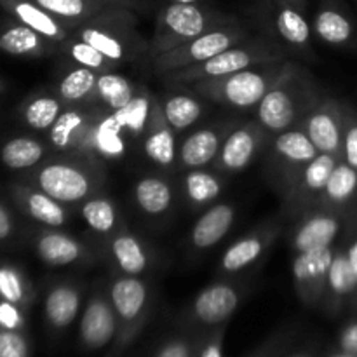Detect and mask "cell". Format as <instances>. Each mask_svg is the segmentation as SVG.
Masks as SVG:
<instances>
[{"label": "cell", "instance_id": "obj_46", "mask_svg": "<svg viewBox=\"0 0 357 357\" xmlns=\"http://www.w3.org/2000/svg\"><path fill=\"white\" fill-rule=\"evenodd\" d=\"M0 357H28V345L16 331L6 330L0 333Z\"/></svg>", "mask_w": 357, "mask_h": 357}, {"label": "cell", "instance_id": "obj_8", "mask_svg": "<svg viewBox=\"0 0 357 357\" xmlns=\"http://www.w3.org/2000/svg\"><path fill=\"white\" fill-rule=\"evenodd\" d=\"M317 153L319 150L300 128L286 129L272 136L267 146L265 176L279 197H286L300 173L316 159Z\"/></svg>", "mask_w": 357, "mask_h": 357}, {"label": "cell", "instance_id": "obj_45", "mask_svg": "<svg viewBox=\"0 0 357 357\" xmlns=\"http://www.w3.org/2000/svg\"><path fill=\"white\" fill-rule=\"evenodd\" d=\"M223 331L225 324L202 331L197 357H223Z\"/></svg>", "mask_w": 357, "mask_h": 357}, {"label": "cell", "instance_id": "obj_23", "mask_svg": "<svg viewBox=\"0 0 357 357\" xmlns=\"http://www.w3.org/2000/svg\"><path fill=\"white\" fill-rule=\"evenodd\" d=\"M357 293V278L354 265H352L351 253L345 239L337 243L333 261H331L330 274H328L326 291L321 307L326 310L330 316H337L345 307L354 302Z\"/></svg>", "mask_w": 357, "mask_h": 357}, {"label": "cell", "instance_id": "obj_19", "mask_svg": "<svg viewBox=\"0 0 357 357\" xmlns=\"http://www.w3.org/2000/svg\"><path fill=\"white\" fill-rule=\"evenodd\" d=\"M176 135L178 132L171 128L164 115L159 98L150 96L145 124H143V152L146 159L164 171L176 167Z\"/></svg>", "mask_w": 357, "mask_h": 357}, {"label": "cell", "instance_id": "obj_1", "mask_svg": "<svg viewBox=\"0 0 357 357\" xmlns=\"http://www.w3.org/2000/svg\"><path fill=\"white\" fill-rule=\"evenodd\" d=\"M49 142L63 153L115 159L124 152L119 114L100 103L66 107L49 129Z\"/></svg>", "mask_w": 357, "mask_h": 357}, {"label": "cell", "instance_id": "obj_50", "mask_svg": "<svg viewBox=\"0 0 357 357\" xmlns=\"http://www.w3.org/2000/svg\"><path fill=\"white\" fill-rule=\"evenodd\" d=\"M105 2L112 3V6H121L132 9L135 13H143V10L150 9V0H105Z\"/></svg>", "mask_w": 357, "mask_h": 357}, {"label": "cell", "instance_id": "obj_56", "mask_svg": "<svg viewBox=\"0 0 357 357\" xmlns=\"http://www.w3.org/2000/svg\"><path fill=\"white\" fill-rule=\"evenodd\" d=\"M354 2H356V3H357V0H354Z\"/></svg>", "mask_w": 357, "mask_h": 357}, {"label": "cell", "instance_id": "obj_25", "mask_svg": "<svg viewBox=\"0 0 357 357\" xmlns=\"http://www.w3.org/2000/svg\"><path fill=\"white\" fill-rule=\"evenodd\" d=\"M37 255L45 265L68 267V265L93 264L94 253L87 244L59 230H47L37 239Z\"/></svg>", "mask_w": 357, "mask_h": 357}, {"label": "cell", "instance_id": "obj_41", "mask_svg": "<svg viewBox=\"0 0 357 357\" xmlns=\"http://www.w3.org/2000/svg\"><path fill=\"white\" fill-rule=\"evenodd\" d=\"M65 108V103L58 96H37L24 108V121L37 131H45L52 128Z\"/></svg>", "mask_w": 357, "mask_h": 357}, {"label": "cell", "instance_id": "obj_27", "mask_svg": "<svg viewBox=\"0 0 357 357\" xmlns=\"http://www.w3.org/2000/svg\"><path fill=\"white\" fill-rule=\"evenodd\" d=\"M227 176L213 167L185 171L181 178V194L190 209H206L215 204L225 190Z\"/></svg>", "mask_w": 357, "mask_h": 357}, {"label": "cell", "instance_id": "obj_26", "mask_svg": "<svg viewBox=\"0 0 357 357\" xmlns=\"http://www.w3.org/2000/svg\"><path fill=\"white\" fill-rule=\"evenodd\" d=\"M105 243H107L108 257L115 268L121 272V275L139 278L149 271L150 264H152V255H150L149 248L126 225L112 234Z\"/></svg>", "mask_w": 357, "mask_h": 357}, {"label": "cell", "instance_id": "obj_49", "mask_svg": "<svg viewBox=\"0 0 357 357\" xmlns=\"http://www.w3.org/2000/svg\"><path fill=\"white\" fill-rule=\"evenodd\" d=\"M338 344H340V351L357 356V317L345 324Z\"/></svg>", "mask_w": 357, "mask_h": 357}, {"label": "cell", "instance_id": "obj_54", "mask_svg": "<svg viewBox=\"0 0 357 357\" xmlns=\"http://www.w3.org/2000/svg\"><path fill=\"white\" fill-rule=\"evenodd\" d=\"M284 2H291V3H296V6H302V7L307 6V0H284Z\"/></svg>", "mask_w": 357, "mask_h": 357}, {"label": "cell", "instance_id": "obj_15", "mask_svg": "<svg viewBox=\"0 0 357 357\" xmlns=\"http://www.w3.org/2000/svg\"><path fill=\"white\" fill-rule=\"evenodd\" d=\"M338 160H340L338 155L319 152L312 162L307 164L305 169L300 173V176L293 183L291 190L286 194L284 199H281V213L286 216L288 223L317 204L328 183V178L333 173Z\"/></svg>", "mask_w": 357, "mask_h": 357}, {"label": "cell", "instance_id": "obj_29", "mask_svg": "<svg viewBox=\"0 0 357 357\" xmlns=\"http://www.w3.org/2000/svg\"><path fill=\"white\" fill-rule=\"evenodd\" d=\"M0 2L16 16L20 23L30 26L31 30H35L59 47L72 33V30L65 23H61L58 17L49 14L45 9H42L33 0H0Z\"/></svg>", "mask_w": 357, "mask_h": 357}, {"label": "cell", "instance_id": "obj_48", "mask_svg": "<svg viewBox=\"0 0 357 357\" xmlns=\"http://www.w3.org/2000/svg\"><path fill=\"white\" fill-rule=\"evenodd\" d=\"M288 338H289V331H279V333H275L271 340L265 342V344L261 345V347L258 349V351L251 357H275L278 356V352L284 347Z\"/></svg>", "mask_w": 357, "mask_h": 357}, {"label": "cell", "instance_id": "obj_39", "mask_svg": "<svg viewBox=\"0 0 357 357\" xmlns=\"http://www.w3.org/2000/svg\"><path fill=\"white\" fill-rule=\"evenodd\" d=\"M24 208H26L28 215L35 222L51 227V229H58V227L65 225L66 220L70 218L65 204L52 199L51 195L42 192L40 188L38 190H28L24 194Z\"/></svg>", "mask_w": 357, "mask_h": 357}, {"label": "cell", "instance_id": "obj_34", "mask_svg": "<svg viewBox=\"0 0 357 357\" xmlns=\"http://www.w3.org/2000/svg\"><path fill=\"white\" fill-rule=\"evenodd\" d=\"M98 77L100 73L94 70L75 66L68 70L58 84V94L56 96L65 103V107H75V105L96 103L94 94H96Z\"/></svg>", "mask_w": 357, "mask_h": 357}, {"label": "cell", "instance_id": "obj_11", "mask_svg": "<svg viewBox=\"0 0 357 357\" xmlns=\"http://www.w3.org/2000/svg\"><path fill=\"white\" fill-rule=\"evenodd\" d=\"M246 291L244 281L236 278H223L208 284L188 305L185 323L201 331L222 326L239 309Z\"/></svg>", "mask_w": 357, "mask_h": 357}, {"label": "cell", "instance_id": "obj_13", "mask_svg": "<svg viewBox=\"0 0 357 357\" xmlns=\"http://www.w3.org/2000/svg\"><path fill=\"white\" fill-rule=\"evenodd\" d=\"M288 220L282 213L265 220L248 234L236 239L222 255L218 261V274L236 278L261 260L271 251L275 241L284 236Z\"/></svg>", "mask_w": 357, "mask_h": 357}, {"label": "cell", "instance_id": "obj_47", "mask_svg": "<svg viewBox=\"0 0 357 357\" xmlns=\"http://www.w3.org/2000/svg\"><path fill=\"white\" fill-rule=\"evenodd\" d=\"M23 324V317H21V312L17 310L16 303H10L7 300H3L0 303V326L3 330H17V328Z\"/></svg>", "mask_w": 357, "mask_h": 357}, {"label": "cell", "instance_id": "obj_28", "mask_svg": "<svg viewBox=\"0 0 357 357\" xmlns=\"http://www.w3.org/2000/svg\"><path fill=\"white\" fill-rule=\"evenodd\" d=\"M314 208L331 209V211L352 213L357 208V171L344 160H338L333 173Z\"/></svg>", "mask_w": 357, "mask_h": 357}, {"label": "cell", "instance_id": "obj_43", "mask_svg": "<svg viewBox=\"0 0 357 357\" xmlns=\"http://www.w3.org/2000/svg\"><path fill=\"white\" fill-rule=\"evenodd\" d=\"M26 279L10 265L0 267V296L10 303H23L26 298Z\"/></svg>", "mask_w": 357, "mask_h": 357}, {"label": "cell", "instance_id": "obj_9", "mask_svg": "<svg viewBox=\"0 0 357 357\" xmlns=\"http://www.w3.org/2000/svg\"><path fill=\"white\" fill-rule=\"evenodd\" d=\"M250 37V30L244 24H241V21L222 24V26H216L206 33L199 35L197 38L180 45V47L171 49V51L153 58V72L162 77L166 73L187 68V66L199 65V63L208 61L213 56L227 51L232 45L248 40Z\"/></svg>", "mask_w": 357, "mask_h": 357}, {"label": "cell", "instance_id": "obj_38", "mask_svg": "<svg viewBox=\"0 0 357 357\" xmlns=\"http://www.w3.org/2000/svg\"><path fill=\"white\" fill-rule=\"evenodd\" d=\"M61 49L77 66H84V68L94 70L98 73L117 72L121 66H124L121 63L110 59L108 56H105L94 45L87 44L82 38L75 37L73 33H70V37L63 42Z\"/></svg>", "mask_w": 357, "mask_h": 357}, {"label": "cell", "instance_id": "obj_2", "mask_svg": "<svg viewBox=\"0 0 357 357\" xmlns=\"http://www.w3.org/2000/svg\"><path fill=\"white\" fill-rule=\"evenodd\" d=\"M321 96L319 84L312 73L289 59L278 82L255 108L257 122L272 136L298 128Z\"/></svg>", "mask_w": 357, "mask_h": 357}, {"label": "cell", "instance_id": "obj_22", "mask_svg": "<svg viewBox=\"0 0 357 357\" xmlns=\"http://www.w3.org/2000/svg\"><path fill=\"white\" fill-rule=\"evenodd\" d=\"M234 126L236 124L232 122L208 126V128H201L185 136L183 142L178 145V169L188 171L199 169V167H211L218 157L227 135Z\"/></svg>", "mask_w": 357, "mask_h": 357}, {"label": "cell", "instance_id": "obj_55", "mask_svg": "<svg viewBox=\"0 0 357 357\" xmlns=\"http://www.w3.org/2000/svg\"><path fill=\"white\" fill-rule=\"evenodd\" d=\"M291 357H310V356H307V354H296V356H291Z\"/></svg>", "mask_w": 357, "mask_h": 357}, {"label": "cell", "instance_id": "obj_17", "mask_svg": "<svg viewBox=\"0 0 357 357\" xmlns=\"http://www.w3.org/2000/svg\"><path fill=\"white\" fill-rule=\"evenodd\" d=\"M268 26L274 40L295 49L305 58H314L312 24L305 14V7L284 0H271L265 7Z\"/></svg>", "mask_w": 357, "mask_h": 357}, {"label": "cell", "instance_id": "obj_42", "mask_svg": "<svg viewBox=\"0 0 357 357\" xmlns=\"http://www.w3.org/2000/svg\"><path fill=\"white\" fill-rule=\"evenodd\" d=\"M340 159L357 171V108L344 101V135Z\"/></svg>", "mask_w": 357, "mask_h": 357}, {"label": "cell", "instance_id": "obj_52", "mask_svg": "<svg viewBox=\"0 0 357 357\" xmlns=\"http://www.w3.org/2000/svg\"><path fill=\"white\" fill-rule=\"evenodd\" d=\"M202 0H167V3H201Z\"/></svg>", "mask_w": 357, "mask_h": 357}, {"label": "cell", "instance_id": "obj_10", "mask_svg": "<svg viewBox=\"0 0 357 357\" xmlns=\"http://www.w3.org/2000/svg\"><path fill=\"white\" fill-rule=\"evenodd\" d=\"M112 305L117 316V347H126L142 331L152 310V293L142 278L119 275L108 286Z\"/></svg>", "mask_w": 357, "mask_h": 357}, {"label": "cell", "instance_id": "obj_16", "mask_svg": "<svg viewBox=\"0 0 357 357\" xmlns=\"http://www.w3.org/2000/svg\"><path fill=\"white\" fill-rule=\"evenodd\" d=\"M335 250H337V244L323 248V250L296 253L293 257V284H295V291L300 302L305 307L314 309V307H321L323 303Z\"/></svg>", "mask_w": 357, "mask_h": 357}, {"label": "cell", "instance_id": "obj_37", "mask_svg": "<svg viewBox=\"0 0 357 357\" xmlns=\"http://www.w3.org/2000/svg\"><path fill=\"white\" fill-rule=\"evenodd\" d=\"M51 45L56 44L23 23L9 26L0 35V49L13 56H42Z\"/></svg>", "mask_w": 357, "mask_h": 357}, {"label": "cell", "instance_id": "obj_31", "mask_svg": "<svg viewBox=\"0 0 357 357\" xmlns=\"http://www.w3.org/2000/svg\"><path fill=\"white\" fill-rule=\"evenodd\" d=\"M82 288L79 284H56L45 296V316L51 326L63 330L70 326L82 309Z\"/></svg>", "mask_w": 357, "mask_h": 357}, {"label": "cell", "instance_id": "obj_32", "mask_svg": "<svg viewBox=\"0 0 357 357\" xmlns=\"http://www.w3.org/2000/svg\"><path fill=\"white\" fill-rule=\"evenodd\" d=\"M33 2L58 17L70 30H75L77 26L87 23L105 9L112 7V3L105 0H33Z\"/></svg>", "mask_w": 357, "mask_h": 357}, {"label": "cell", "instance_id": "obj_36", "mask_svg": "<svg viewBox=\"0 0 357 357\" xmlns=\"http://www.w3.org/2000/svg\"><path fill=\"white\" fill-rule=\"evenodd\" d=\"M135 96V86L128 77L117 72L100 73V77H98L94 101L107 107L114 114H122L132 103Z\"/></svg>", "mask_w": 357, "mask_h": 357}, {"label": "cell", "instance_id": "obj_7", "mask_svg": "<svg viewBox=\"0 0 357 357\" xmlns=\"http://www.w3.org/2000/svg\"><path fill=\"white\" fill-rule=\"evenodd\" d=\"M282 59H288V52L279 42H275L274 38L251 35L248 40L232 45L227 51L209 58L208 61L166 73L162 75V79L171 86H187V84L197 82V80L218 79V77L251 68V66L282 61Z\"/></svg>", "mask_w": 357, "mask_h": 357}, {"label": "cell", "instance_id": "obj_5", "mask_svg": "<svg viewBox=\"0 0 357 357\" xmlns=\"http://www.w3.org/2000/svg\"><path fill=\"white\" fill-rule=\"evenodd\" d=\"M289 59L251 66L218 79L187 84L188 89L204 100L234 110H255L288 66Z\"/></svg>", "mask_w": 357, "mask_h": 357}, {"label": "cell", "instance_id": "obj_53", "mask_svg": "<svg viewBox=\"0 0 357 357\" xmlns=\"http://www.w3.org/2000/svg\"><path fill=\"white\" fill-rule=\"evenodd\" d=\"M330 357H357V356H354V354H349V352L340 351V352H335V354H331Z\"/></svg>", "mask_w": 357, "mask_h": 357}, {"label": "cell", "instance_id": "obj_51", "mask_svg": "<svg viewBox=\"0 0 357 357\" xmlns=\"http://www.w3.org/2000/svg\"><path fill=\"white\" fill-rule=\"evenodd\" d=\"M13 232V222H10V216L7 213V209L3 206H0V241L9 237V234Z\"/></svg>", "mask_w": 357, "mask_h": 357}, {"label": "cell", "instance_id": "obj_12", "mask_svg": "<svg viewBox=\"0 0 357 357\" xmlns=\"http://www.w3.org/2000/svg\"><path fill=\"white\" fill-rule=\"evenodd\" d=\"M351 213L312 208L288 223L284 230L288 248L296 253L335 246L347 227Z\"/></svg>", "mask_w": 357, "mask_h": 357}, {"label": "cell", "instance_id": "obj_44", "mask_svg": "<svg viewBox=\"0 0 357 357\" xmlns=\"http://www.w3.org/2000/svg\"><path fill=\"white\" fill-rule=\"evenodd\" d=\"M202 333V331H201ZM201 333L197 337H176L167 340L155 357H197Z\"/></svg>", "mask_w": 357, "mask_h": 357}, {"label": "cell", "instance_id": "obj_6", "mask_svg": "<svg viewBox=\"0 0 357 357\" xmlns=\"http://www.w3.org/2000/svg\"><path fill=\"white\" fill-rule=\"evenodd\" d=\"M236 21L239 20L232 14H225L202 3H166L157 13L155 28L149 42V58H157L213 28Z\"/></svg>", "mask_w": 357, "mask_h": 357}, {"label": "cell", "instance_id": "obj_3", "mask_svg": "<svg viewBox=\"0 0 357 357\" xmlns=\"http://www.w3.org/2000/svg\"><path fill=\"white\" fill-rule=\"evenodd\" d=\"M72 33L121 65L149 56V42L138 31V13L128 7H108Z\"/></svg>", "mask_w": 357, "mask_h": 357}, {"label": "cell", "instance_id": "obj_33", "mask_svg": "<svg viewBox=\"0 0 357 357\" xmlns=\"http://www.w3.org/2000/svg\"><path fill=\"white\" fill-rule=\"evenodd\" d=\"M80 206V216L84 223L89 227L91 232L96 236L103 237L105 241L117 232L122 227L121 216H119L117 206L110 197L103 194H98L94 197H89Z\"/></svg>", "mask_w": 357, "mask_h": 357}, {"label": "cell", "instance_id": "obj_4", "mask_svg": "<svg viewBox=\"0 0 357 357\" xmlns=\"http://www.w3.org/2000/svg\"><path fill=\"white\" fill-rule=\"evenodd\" d=\"M107 173L100 159L68 153L49 160L35 174V183L61 204H82L89 197L101 194Z\"/></svg>", "mask_w": 357, "mask_h": 357}, {"label": "cell", "instance_id": "obj_40", "mask_svg": "<svg viewBox=\"0 0 357 357\" xmlns=\"http://www.w3.org/2000/svg\"><path fill=\"white\" fill-rule=\"evenodd\" d=\"M45 146L33 138H14L2 149V160L10 169H28L42 160Z\"/></svg>", "mask_w": 357, "mask_h": 357}, {"label": "cell", "instance_id": "obj_30", "mask_svg": "<svg viewBox=\"0 0 357 357\" xmlns=\"http://www.w3.org/2000/svg\"><path fill=\"white\" fill-rule=\"evenodd\" d=\"M136 208L150 218L167 215L173 208L174 188L169 180L159 174H145L132 187Z\"/></svg>", "mask_w": 357, "mask_h": 357}, {"label": "cell", "instance_id": "obj_14", "mask_svg": "<svg viewBox=\"0 0 357 357\" xmlns=\"http://www.w3.org/2000/svg\"><path fill=\"white\" fill-rule=\"evenodd\" d=\"M272 135H268L257 121L236 124L227 135L211 167L225 176L241 173L251 166L264 150H267Z\"/></svg>", "mask_w": 357, "mask_h": 357}, {"label": "cell", "instance_id": "obj_18", "mask_svg": "<svg viewBox=\"0 0 357 357\" xmlns=\"http://www.w3.org/2000/svg\"><path fill=\"white\" fill-rule=\"evenodd\" d=\"M298 128L305 131L321 153H333L340 157L342 135H344V101L323 94Z\"/></svg>", "mask_w": 357, "mask_h": 357}, {"label": "cell", "instance_id": "obj_20", "mask_svg": "<svg viewBox=\"0 0 357 357\" xmlns=\"http://www.w3.org/2000/svg\"><path fill=\"white\" fill-rule=\"evenodd\" d=\"M117 316L108 289H94L84 307L79 324L80 344L89 351L103 349L117 337Z\"/></svg>", "mask_w": 357, "mask_h": 357}, {"label": "cell", "instance_id": "obj_35", "mask_svg": "<svg viewBox=\"0 0 357 357\" xmlns=\"http://www.w3.org/2000/svg\"><path fill=\"white\" fill-rule=\"evenodd\" d=\"M159 103L167 122L176 132L194 126L204 114V105L199 101L197 96H194V93L187 94L181 91H173V93H166V96L159 98Z\"/></svg>", "mask_w": 357, "mask_h": 357}, {"label": "cell", "instance_id": "obj_24", "mask_svg": "<svg viewBox=\"0 0 357 357\" xmlns=\"http://www.w3.org/2000/svg\"><path fill=\"white\" fill-rule=\"evenodd\" d=\"M237 208L230 202H215L202 211L188 234V248L194 253H204L222 243L232 230Z\"/></svg>", "mask_w": 357, "mask_h": 357}, {"label": "cell", "instance_id": "obj_21", "mask_svg": "<svg viewBox=\"0 0 357 357\" xmlns=\"http://www.w3.org/2000/svg\"><path fill=\"white\" fill-rule=\"evenodd\" d=\"M312 33L331 47L357 49V23L344 0H321Z\"/></svg>", "mask_w": 357, "mask_h": 357}]
</instances>
